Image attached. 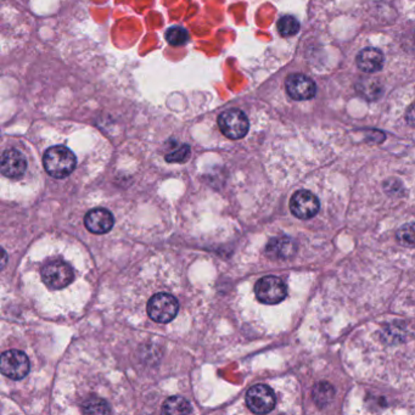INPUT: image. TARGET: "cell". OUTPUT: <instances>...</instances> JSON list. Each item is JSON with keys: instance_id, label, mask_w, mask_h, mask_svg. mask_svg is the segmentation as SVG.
Returning <instances> with one entry per match:
<instances>
[{"instance_id": "obj_1", "label": "cell", "mask_w": 415, "mask_h": 415, "mask_svg": "<svg viewBox=\"0 0 415 415\" xmlns=\"http://www.w3.org/2000/svg\"><path fill=\"white\" fill-rule=\"evenodd\" d=\"M76 163L75 153L61 145L48 149L43 156L44 168L53 178H66L76 168Z\"/></svg>"}, {"instance_id": "obj_2", "label": "cell", "mask_w": 415, "mask_h": 415, "mask_svg": "<svg viewBox=\"0 0 415 415\" xmlns=\"http://www.w3.org/2000/svg\"><path fill=\"white\" fill-rule=\"evenodd\" d=\"M178 311V300L171 293H156L148 302L149 317L160 324L172 322L177 317Z\"/></svg>"}, {"instance_id": "obj_3", "label": "cell", "mask_w": 415, "mask_h": 415, "mask_svg": "<svg viewBox=\"0 0 415 415\" xmlns=\"http://www.w3.org/2000/svg\"><path fill=\"white\" fill-rule=\"evenodd\" d=\"M254 293L263 305H278L288 296V288L278 276H264L256 283Z\"/></svg>"}, {"instance_id": "obj_4", "label": "cell", "mask_w": 415, "mask_h": 415, "mask_svg": "<svg viewBox=\"0 0 415 415\" xmlns=\"http://www.w3.org/2000/svg\"><path fill=\"white\" fill-rule=\"evenodd\" d=\"M31 365L25 352L10 350L0 356V373L13 380H21L30 373Z\"/></svg>"}, {"instance_id": "obj_5", "label": "cell", "mask_w": 415, "mask_h": 415, "mask_svg": "<svg viewBox=\"0 0 415 415\" xmlns=\"http://www.w3.org/2000/svg\"><path fill=\"white\" fill-rule=\"evenodd\" d=\"M220 131L229 139H242L247 134L250 124L246 114L237 109H230L218 117Z\"/></svg>"}, {"instance_id": "obj_6", "label": "cell", "mask_w": 415, "mask_h": 415, "mask_svg": "<svg viewBox=\"0 0 415 415\" xmlns=\"http://www.w3.org/2000/svg\"><path fill=\"white\" fill-rule=\"evenodd\" d=\"M41 276L48 288L59 290L72 283L73 271L64 261H53L41 269Z\"/></svg>"}, {"instance_id": "obj_7", "label": "cell", "mask_w": 415, "mask_h": 415, "mask_svg": "<svg viewBox=\"0 0 415 415\" xmlns=\"http://www.w3.org/2000/svg\"><path fill=\"white\" fill-rule=\"evenodd\" d=\"M246 404L252 413L267 414L276 407V394L269 386L263 384L252 386L246 394Z\"/></svg>"}, {"instance_id": "obj_8", "label": "cell", "mask_w": 415, "mask_h": 415, "mask_svg": "<svg viewBox=\"0 0 415 415\" xmlns=\"http://www.w3.org/2000/svg\"><path fill=\"white\" fill-rule=\"evenodd\" d=\"M320 204L317 196L308 190H298L290 200V210L298 220H311L317 215Z\"/></svg>"}, {"instance_id": "obj_9", "label": "cell", "mask_w": 415, "mask_h": 415, "mask_svg": "<svg viewBox=\"0 0 415 415\" xmlns=\"http://www.w3.org/2000/svg\"><path fill=\"white\" fill-rule=\"evenodd\" d=\"M286 92L293 100H310L317 94V85L310 77L302 73L290 75L286 80Z\"/></svg>"}, {"instance_id": "obj_10", "label": "cell", "mask_w": 415, "mask_h": 415, "mask_svg": "<svg viewBox=\"0 0 415 415\" xmlns=\"http://www.w3.org/2000/svg\"><path fill=\"white\" fill-rule=\"evenodd\" d=\"M27 170L26 157L18 150L10 149L0 156V173L8 178H20Z\"/></svg>"}, {"instance_id": "obj_11", "label": "cell", "mask_w": 415, "mask_h": 415, "mask_svg": "<svg viewBox=\"0 0 415 415\" xmlns=\"http://www.w3.org/2000/svg\"><path fill=\"white\" fill-rule=\"evenodd\" d=\"M112 213L106 208H94L85 215V228L93 234H106L114 227Z\"/></svg>"}, {"instance_id": "obj_12", "label": "cell", "mask_w": 415, "mask_h": 415, "mask_svg": "<svg viewBox=\"0 0 415 415\" xmlns=\"http://www.w3.org/2000/svg\"><path fill=\"white\" fill-rule=\"evenodd\" d=\"M357 66L363 72H377L384 66V54L375 48H365L357 55Z\"/></svg>"}, {"instance_id": "obj_13", "label": "cell", "mask_w": 415, "mask_h": 415, "mask_svg": "<svg viewBox=\"0 0 415 415\" xmlns=\"http://www.w3.org/2000/svg\"><path fill=\"white\" fill-rule=\"evenodd\" d=\"M268 254L276 256L278 259H291L296 254V244L290 237H274L267 245Z\"/></svg>"}, {"instance_id": "obj_14", "label": "cell", "mask_w": 415, "mask_h": 415, "mask_svg": "<svg viewBox=\"0 0 415 415\" xmlns=\"http://www.w3.org/2000/svg\"><path fill=\"white\" fill-rule=\"evenodd\" d=\"M313 401L318 407L324 408L334 399L335 389L326 382H318L313 389Z\"/></svg>"}, {"instance_id": "obj_15", "label": "cell", "mask_w": 415, "mask_h": 415, "mask_svg": "<svg viewBox=\"0 0 415 415\" xmlns=\"http://www.w3.org/2000/svg\"><path fill=\"white\" fill-rule=\"evenodd\" d=\"M162 411L165 414H190L193 411L190 403L180 396H173L163 403Z\"/></svg>"}, {"instance_id": "obj_16", "label": "cell", "mask_w": 415, "mask_h": 415, "mask_svg": "<svg viewBox=\"0 0 415 415\" xmlns=\"http://www.w3.org/2000/svg\"><path fill=\"white\" fill-rule=\"evenodd\" d=\"M82 409L85 414H107L111 409L104 399L98 397H90L82 404Z\"/></svg>"}, {"instance_id": "obj_17", "label": "cell", "mask_w": 415, "mask_h": 415, "mask_svg": "<svg viewBox=\"0 0 415 415\" xmlns=\"http://www.w3.org/2000/svg\"><path fill=\"white\" fill-rule=\"evenodd\" d=\"M166 41L173 47H180V45L187 44L188 41H189V33L185 28L174 26L166 32Z\"/></svg>"}, {"instance_id": "obj_18", "label": "cell", "mask_w": 415, "mask_h": 415, "mask_svg": "<svg viewBox=\"0 0 415 415\" xmlns=\"http://www.w3.org/2000/svg\"><path fill=\"white\" fill-rule=\"evenodd\" d=\"M298 30H300V23L295 17L290 16V15L281 17L278 22V31L283 37L295 36Z\"/></svg>"}, {"instance_id": "obj_19", "label": "cell", "mask_w": 415, "mask_h": 415, "mask_svg": "<svg viewBox=\"0 0 415 415\" xmlns=\"http://www.w3.org/2000/svg\"><path fill=\"white\" fill-rule=\"evenodd\" d=\"M397 240L399 244H402L406 247H414V225L413 223H408V225H403L402 228H399L397 232Z\"/></svg>"}, {"instance_id": "obj_20", "label": "cell", "mask_w": 415, "mask_h": 415, "mask_svg": "<svg viewBox=\"0 0 415 415\" xmlns=\"http://www.w3.org/2000/svg\"><path fill=\"white\" fill-rule=\"evenodd\" d=\"M189 156H190V148L188 145H184V146L174 150L173 153H168L166 156V161L180 163V162L187 161Z\"/></svg>"}, {"instance_id": "obj_21", "label": "cell", "mask_w": 415, "mask_h": 415, "mask_svg": "<svg viewBox=\"0 0 415 415\" xmlns=\"http://www.w3.org/2000/svg\"><path fill=\"white\" fill-rule=\"evenodd\" d=\"M6 263H8V254L3 247H0V271L4 269Z\"/></svg>"}]
</instances>
